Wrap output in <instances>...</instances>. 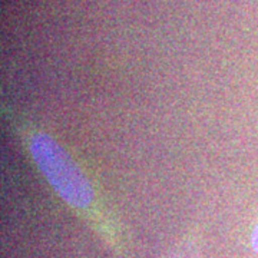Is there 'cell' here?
<instances>
[{
    "mask_svg": "<svg viewBox=\"0 0 258 258\" xmlns=\"http://www.w3.org/2000/svg\"><path fill=\"white\" fill-rule=\"evenodd\" d=\"M32 152L50 184L69 203L82 205L91 200V186L74 162L53 141L39 135L32 144Z\"/></svg>",
    "mask_w": 258,
    "mask_h": 258,
    "instance_id": "obj_1",
    "label": "cell"
},
{
    "mask_svg": "<svg viewBox=\"0 0 258 258\" xmlns=\"http://www.w3.org/2000/svg\"><path fill=\"white\" fill-rule=\"evenodd\" d=\"M252 245H254V248L258 252V224L257 227H255V230H254V234H252Z\"/></svg>",
    "mask_w": 258,
    "mask_h": 258,
    "instance_id": "obj_2",
    "label": "cell"
}]
</instances>
